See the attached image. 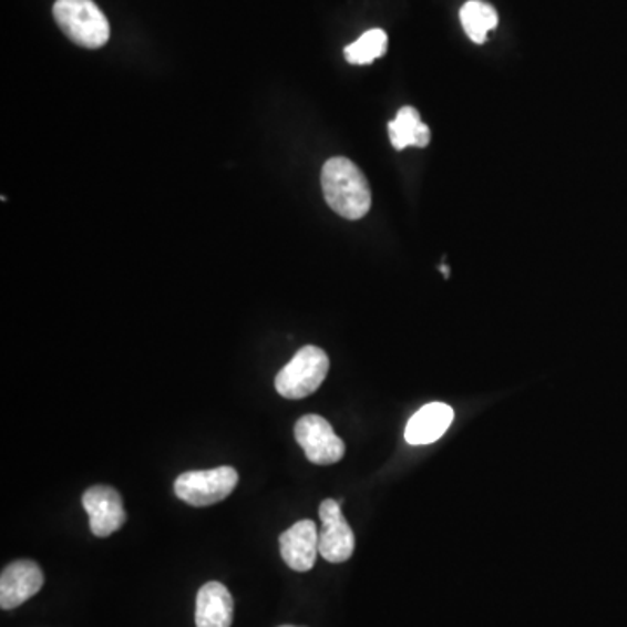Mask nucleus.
<instances>
[{"label":"nucleus","mask_w":627,"mask_h":627,"mask_svg":"<svg viewBox=\"0 0 627 627\" xmlns=\"http://www.w3.org/2000/svg\"><path fill=\"white\" fill-rule=\"evenodd\" d=\"M82 507L90 516L91 532L96 537H109L126 523L123 497L112 486H91L82 495Z\"/></svg>","instance_id":"0eeeda50"},{"label":"nucleus","mask_w":627,"mask_h":627,"mask_svg":"<svg viewBox=\"0 0 627 627\" xmlns=\"http://www.w3.org/2000/svg\"><path fill=\"white\" fill-rule=\"evenodd\" d=\"M322 194L328 206L347 220H361L371 208L367 176L346 157L327 161L321 172Z\"/></svg>","instance_id":"f257e3e1"},{"label":"nucleus","mask_w":627,"mask_h":627,"mask_svg":"<svg viewBox=\"0 0 627 627\" xmlns=\"http://www.w3.org/2000/svg\"><path fill=\"white\" fill-rule=\"evenodd\" d=\"M330 370L327 352L316 346L301 347L276 377V391L286 400H304L321 388Z\"/></svg>","instance_id":"7ed1b4c3"},{"label":"nucleus","mask_w":627,"mask_h":627,"mask_svg":"<svg viewBox=\"0 0 627 627\" xmlns=\"http://www.w3.org/2000/svg\"><path fill=\"white\" fill-rule=\"evenodd\" d=\"M295 438L312 464H337L346 455V443L335 434L330 422L322 417H301L295 425Z\"/></svg>","instance_id":"39448f33"},{"label":"nucleus","mask_w":627,"mask_h":627,"mask_svg":"<svg viewBox=\"0 0 627 627\" xmlns=\"http://www.w3.org/2000/svg\"><path fill=\"white\" fill-rule=\"evenodd\" d=\"M388 33L380 29L368 30L358 41L343 50L347 62L351 65H370L377 58H382L388 51Z\"/></svg>","instance_id":"4468645a"},{"label":"nucleus","mask_w":627,"mask_h":627,"mask_svg":"<svg viewBox=\"0 0 627 627\" xmlns=\"http://www.w3.org/2000/svg\"><path fill=\"white\" fill-rule=\"evenodd\" d=\"M279 547L286 565L295 572L312 571L319 554V530L312 520H301L282 532Z\"/></svg>","instance_id":"1a4fd4ad"},{"label":"nucleus","mask_w":627,"mask_h":627,"mask_svg":"<svg viewBox=\"0 0 627 627\" xmlns=\"http://www.w3.org/2000/svg\"><path fill=\"white\" fill-rule=\"evenodd\" d=\"M234 617V599L222 583H206L197 593L196 626L230 627Z\"/></svg>","instance_id":"9b49d317"},{"label":"nucleus","mask_w":627,"mask_h":627,"mask_svg":"<svg viewBox=\"0 0 627 627\" xmlns=\"http://www.w3.org/2000/svg\"><path fill=\"white\" fill-rule=\"evenodd\" d=\"M389 138L395 151L408 147H428L431 143V130L422 123L419 111L413 106H403L398 111L394 121L389 123Z\"/></svg>","instance_id":"f8f14e48"},{"label":"nucleus","mask_w":627,"mask_h":627,"mask_svg":"<svg viewBox=\"0 0 627 627\" xmlns=\"http://www.w3.org/2000/svg\"><path fill=\"white\" fill-rule=\"evenodd\" d=\"M279 627H298V626H279Z\"/></svg>","instance_id":"2eb2a0df"},{"label":"nucleus","mask_w":627,"mask_h":627,"mask_svg":"<svg viewBox=\"0 0 627 627\" xmlns=\"http://www.w3.org/2000/svg\"><path fill=\"white\" fill-rule=\"evenodd\" d=\"M239 474L230 465L206 469V471H187L175 481L176 497L194 507L218 504L227 498L236 489Z\"/></svg>","instance_id":"20e7f679"},{"label":"nucleus","mask_w":627,"mask_h":627,"mask_svg":"<svg viewBox=\"0 0 627 627\" xmlns=\"http://www.w3.org/2000/svg\"><path fill=\"white\" fill-rule=\"evenodd\" d=\"M453 408L444 403H429L408 420L404 440L413 446L436 443L452 425Z\"/></svg>","instance_id":"9d476101"},{"label":"nucleus","mask_w":627,"mask_h":627,"mask_svg":"<svg viewBox=\"0 0 627 627\" xmlns=\"http://www.w3.org/2000/svg\"><path fill=\"white\" fill-rule=\"evenodd\" d=\"M461 23L464 32L474 44H485L489 32L497 29L498 14L493 6L483 0H469L461 9Z\"/></svg>","instance_id":"ddd939ff"},{"label":"nucleus","mask_w":627,"mask_h":627,"mask_svg":"<svg viewBox=\"0 0 627 627\" xmlns=\"http://www.w3.org/2000/svg\"><path fill=\"white\" fill-rule=\"evenodd\" d=\"M321 530H319V554L330 563H343L354 553L356 537L351 525L342 514V507L333 498L319 505Z\"/></svg>","instance_id":"423d86ee"},{"label":"nucleus","mask_w":627,"mask_h":627,"mask_svg":"<svg viewBox=\"0 0 627 627\" xmlns=\"http://www.w3.org/2000/svg\"><path fill=\"white\" fill-rule=\"evenodd\" d=\"M54 20L66 38L86 50H99L111 38V25L93 0H56Z\"/></svg>","instance_id":"f03ea898"},{"label":"nucleus","mask_w":627,"mask_h":627,"mask_svg":"<svg viewBox=\"0 0 627 627\" xmlns=\"http://www.w3.org/2000/svg\"><path fill=\"white\" fill-rule=\"evenodd\" d=\"M44 584L41 566L30 559H18L0 575V607L13 610L38 595Z\"/></svg>","instance_id":"6e6552de"}]
</instances>
